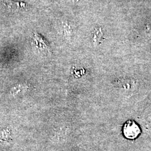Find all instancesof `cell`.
Listing matches in <instances>:
<instances>
[{
    "label": "cell",
    "instance_id": "3",
    "mask_svg": "<svg viewBox=\"0 0 151 151\" xmlns=\"http://www.w3.org/2000/svg\"><path fill=\"white\" fill-rule=\"evenodd\" d=\"M32 47L39 53H48L50 48L46 41L36 32L34 33L32 42Z\"/></svg>",
    "mask_w": 151,
    "mask_h": 151
},
{
    "label": "cell",
    "instance_id": "1",
    "mask_svg": "<svg viewBox=\"0 0 151 151\" xmlns=\"http://www.w3.org/2000/svg\"><path fill=\"white\" fill-rule=\"evenodd\" d=\"M28 8L27 4L22 2H15L11 0H0V9L11 12L26 10Z\"/></svg>",
    "mask_w": 151,
    "mask_h": 151
},
{
    "label": "cell",
    "instance_id": "2",
    "mask_svg": "<svg viewBox=\"0 0 151 151\" xmlns=\"http://www.w3.org/2000/svg\"><path fill=\"white\" fill-rule=\"evenodd\" d=\"M140 133V128L134 121L128 120L124 124L123 134L127 138L134 139L137 138Z\"/></svg>",
    "mask_w": 151,
    "mask_h": 151
}]
</instances>
